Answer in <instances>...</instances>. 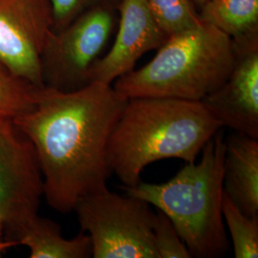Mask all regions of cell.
Returning <instances> with one entry per match:
<instances>
[{"instance_id":"obj_1","label":"cell","mask_w":258,"mask_h":258,"mask_svg":"<svg viewBox=\"0 0 258 258\" xmlns=\"http://www.w3.org/2000/svg\"><path fill=\"white\" fill-rule=\"evenodd\" d=\"M127 98L111 84L93 82L63 92L37 87L35 104L14 122L31 140L55 211H74L88 194L107 188V147Z\"/></svg>"},{"instance_id":"obj_2","label":"cell","mask_w":258,"mask_h":258,"mask_svg":"<svg viewBox=\"0 0 258 258\" xmlns=\"http://www.w3.org/2000/svg\"><path fill=\"white\" fill-rule=\"evenodd\" d=\"M222 128L201 102L130 98L111 133L107 163L124 187L141 182L147 166L164 159L191 164Z\"/></svg>"},{"instance_id":"obj_3","label":"cell","mask_w":258,"mask_h":258,"mask_svg":"<svg viewBox=\"0 0 258 258\" xmlns=\"http://www.w3.org/2000/svg\"><path fill=\"white\" fill-rule=\"evenodd\" d=\"M225 151L220 128L205 145L201 161L185 164L168 182L123 186L130 196L166 214L191 257H221L230 249L222 214Z\"/></svg>"},{"instance_id":"obj_4","label":"cell","mask_w":258,"mask_h":258,"mask_svg":"<svg viewBox=\"0 0 258 258\" xmlns=\"http://www.w3.org/2000/svg\"><path fill=\"white\" fill-rule=\"evenodd\" d=\"M235 57L232 38L201 20L170 35L148 64L121 76L113 87L127 99L201 102L228 80Z\"/></svg>"},{"instance_id":"obj_5","label":"cell","mask_w":258,"mask_h":258,"mask_svg":"<svg viewBox=\"0 0 258 258\" xmlns=\"http://www.w3.org/2000/svg\"><path fill=\"white\" fill-rule=\"evenodd\" d=\"M83 232L91 240L94 258H158L150 204L105 188L81 198L75 206Z\"/></svg>"},{"instance_id":"obj_6","label":"cell","mask_w":258,"mask_h":258,"mask_svg":"<svg viewBox=\"0 0 258 258\" xmlns=\"http://www.w3.org/2000/svg\"><path fill=\"white\" fill-rule=\"evenodd\" d=\"M114 27V15L100 1L60 31L53 32L41 53L43 83L70 92L88 83V73L100 58Z\"/></svg>"},{"instance_id":"obj_7","label":"cell","mask_w":258,"mask_h":258,"mask_svg":"<svg viewBox=\"0 0 258 258\" xmlns=\"http://www.w3.org/2000/svg\"><path fill=\"white\" fill-rule=\"evenodd\" d=\"M44 194L34 145L13 120H0V220L9 239L37 216Z\"/></svg>"},{"instance_id":"obj_8","label":"cell","mask_w":258,"mask_h":258,"mask_svg":"<svg viewBox=\"0 0 258 258\" xmlns=\"http://www.w3.org/2000/svg\"><path fill=\"white\" fill-rule=\"evenodd\" d=\"M52 33L48 0H0V60L37 87L44 86L40 56Z\"/></svg>"},{"instance_id":"obj_9","label":"cell","mask_w":258,"mask_h":258,"mask_svg":"<svg viewBox=\"0 0 258 258\" xmlns=\"http://www.w3.org/2000/svg\"><path fill=\"white\" fill-rule=\"evenodd\" d=\"M234 47L236 57L230 77L201 102L222 127L258 140L257 37L234 42Z\"/></svg>"},{"instance_id":"obj_10","label":"cell","mask_w":258,"mask_h":258,"mask_svg":"<svg viewBox=\"0 0 258 258\" xmlns=\"http://www.w3.org/2000/svg\"><path fill=\"white\" fill-rule=\"evenodd\" d=\"M120 23L110 51L98 58L88 73V83L111 84L133 70L137 60L159 49L168 36L160 27L147 0H120Z\"/></svg>"},{"instance_id":"obj_11","label":"cell","mask_w":258,"mask_h":258,"mask_svg":"<svg viewBox=\"0 0 258 258\" xmlns=\"http://www.w3.org/2000/svg\"><path fill=\"white\" fill-rule=\"evenodd\" d=\"M224 191L242 212L258 217V140L233 131L226 139Z\"/></svg>"},{"instance_id":"obj_12","label":"cell","mask_w":258,"mask_h":258,"mask_svg":"<svg viewBox=\"0 0 258 258\" xmlns=\"http://www.w3.org/2000/svg\"><path fill=\"white\" fill-rule=\"evenodd\" d=\"M12 240L27 247L31 258L92 256V245L88 234L82 231L74 238L66 239L57 223L38 214L19 230Z\"/></svg>"},{"instance_id":"obj_13","label":"cell","mask_w":258,"mask_h":258,"mask_svg":"<svg viewBox=\"0 0 258 258\" xmlns=\"http://www.w3.org/2000/svg\"><path fill=\"white\" fill-rule=\"evenodd\" d=\"M200 19L240 42L256 37L258 0H210L201 7Z\"/></svg>"},{"instance_id":"obj_14","label":"cell","mask_w":258,"mask_h":258,"mask_svg":"<svg viewBox=\"0 0 258 258\" xmlns=\"http://www.w3.org/2000/svg\"><path fill=\"white\" fill-rule=\"evenodd\" d=\"M222 214L231 233L236 258L258 257V217L246 215L224 191Z\"/></svg>"},{"instance_id":"obj_15","label":"cell","mask_w":258,"mask_h":258,"mask_svg":"<svg viewBox=\"0 0 258 258\" xmlns=\"http://www.w3.org/2000/svg\"><path fill=\"white\" fill-rule=\"evenodd\" d=\"M37 88L0 60V120H14L31 110Z\"/></svg>"},{"instance_id":"obj_16","label":"cell","mask_w":258,"mask_h":258,"mask_svg":"<svg viewBox=\"0 0 258 258\" xmlns=\"http://www.w3.org/2000/svg\"><path fill=\"white\" fill-rule=\"evenodd\" d=\"M160 27L169 37L197 25L201 19L191 0H147Z\"/></svg>"},{"instance_id":"obj_17","label":"cell","mask_w":258,"mask_h":258,"mask_svg":"<svg viewBox=\"0 0 258 258\" xmlns=\"http://www.w3.org/2000/svg\"><path fill=\"white\" fill-rule=\"evenodd\" d=\"M152 234L158 258L191 257L173 223L159 210L155 212Z\"/></svg>"},{"instance_id":"obj_18","label":"cell","mask_w":258,"mask_h":258,"mask_svg":"<svg viewBox=\"0 0 258 258\" xmlns=\"http://www.w3.org/2000/svg\"><path fill=\"white\" fill-rule=\"evenodd\" d=\"M51 8L53 32H57L70 24L83 12L102 0H48Z\"/></svg>"},{"instance_id":"obj_19","label":"cell","mask_w":258,"mask_h":258,"mask_svg":"<svg viewBox=\"0 0 258 258\" xmlns=\"http://www.w3.org/2000/svg\"><path fill=\"white\" fill-rule=\"evenodd\" d=\"M19 243L15 240L9 239L7 241H2L0 240V254L2 251H4L6 249H9L12 247H15V246H18Z\"/></svg>"},{"instance_id":"obj_20","label":"cell","mask_w":258,"mask_h":258,"mask_svg":"<svg viewBox=\"0 0 258 258\" xmlns=\"http://www.w3.org/2000/svg\"><path fill=\"white\" fill-rule=\"evenodd\" d=\"M191 1H192V3H194L195 6H198V7L201 8L204 4H206L210 0H191Z\"/></svg>"},{"instance_id":"obj_21","label":"cell","mask_w":258,"mask_h":258,"mask_svg":"<svg viewBox=\"0 0 258 258\" xmlns=\"http://www.w3.org/2000/svg\"><path fill=\"white\" fill-rule=\"evenodd\" d=\"M3 229H4V225H3V223H2V221L0 220V236H1V233H2V231H3Z\"/></svg>"}]
</instances>
